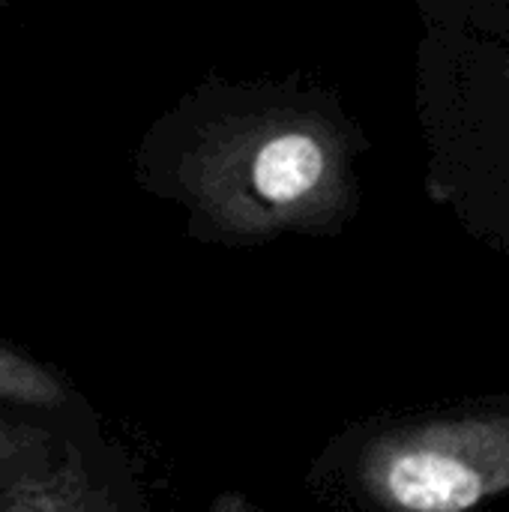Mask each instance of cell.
<instances>
[{
	"label": "cell",
	"mask_w": 509,
	"mask_h": 512,
	"mask_svg": "<svg viewBox=\"0 0 509 512\" xmlns=\"http://www.w3.org/2000/svg\"><path fill=\"white\" fill-rule=\"evenodd\" d=\"M174 180L219 234L237 240L321 228L351 192L336 126L294 108L204 126L177 156Z\"/></svg>",
	"instance_id": "cell-1"
},
{
	"label": "cell",
	"mask_w": 509,
	"mask_h": 512,
	"mask_svg": "<svg viewBox=\"0 0 509 512\" xmlns=\"http://www.w3.org/2000/svg\"><path fill=\"white\" fill-rule=\"evenodd\" d=\"M360 480L387 512H471L509 492V414L393 429L366 447Z\"/></svg>",
	"instance_id": "cell-2"
},
{
	"label": "cell",
	"mask_w": 509,
	"mask_h": 512,
	"mask_svg": "<svg viewBox=\"0 0 509 512\" xmlns=\"http://www.w3.org/2000/svg\"><path fill=\"white\" fill-rule=\"evenodd\" d=\"M0 512H141L135 483L99 441H63L57 465L0 492Z\"/></svg>",
	"instance_id": "cell-3"
},
{
	"label": "cell",
	"mask_w": 509,
	"mask_h": 512,
	"mask_svg": "<svg viewBox=\"0 0 509 512\" xmlns=\"http://www.w3.org/2000/svg\"><path fill=\"white\" fill-rule=\"evenodd\" d=\"M0 420L27 423L60 441H99L96 417L51 363L0 339Z\"/></svg>",
	"instance_id": "cell-4"
},
{
	"label": "cell",
	"mask_w": 509,
	"mask_h": 512,
	"mask_svg": "<svg viewBox=\"0 0 509 512\" xmlns=\"http://www.w3.org/2000/svg\"><path fill=\"white\" fill-rule=\"evenodd\" d=\"M60 450L63 441L45 429L0 420V492L48 474L57 465Z\"/></svg>",
	"instance_id": "cell-5"
},
{
	"label": "cell",
	"mask_w": 509,
	"mask_h": 512,
	"mask_svg": "<svg viewBox=\"0 0 509 512\" xmlns=\"http://www.w3.org/2000/svg\"><path fill=\"white\" fill-rule=\"evenodd\" d=\"M213 512H258L246 498L240 495H219L213 501Z\"/></svg>",
	"instance_id": "cell-6"
}]
</instances>
